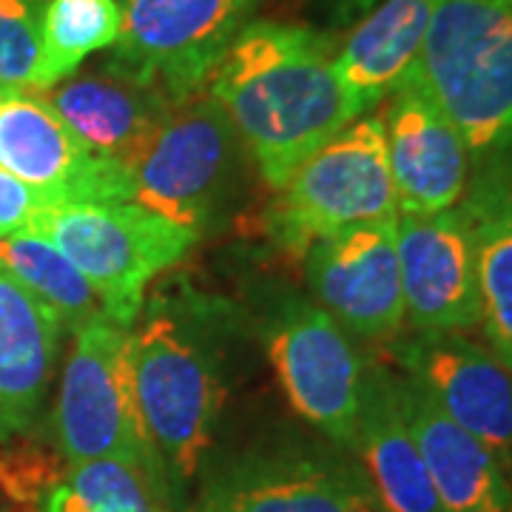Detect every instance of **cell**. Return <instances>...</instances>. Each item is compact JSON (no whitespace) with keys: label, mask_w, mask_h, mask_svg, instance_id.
<instances>
[{"label":"cell","mask_w":512,"mask_h":512,"mask_svg":"<svg viewBox=\"0 0 512 512\" xmlns=\"http://www.w3.org/2000/svg\"><path fill=\"white\" fill-rule=\"evenodd\" d=\"M439 0H379L336 49L333 69L359 114L376 109L413 69Z\"/></svg>","instance_id":"20"},{"label":"cell","mask_w":512,"mask_h":512,"mask_svg":"<svg viewBox=\"0 0 512 512\" xmlns=\"http://www.w3.org/2000/svg\"><path fill=\"white\" fill-rule=\"evenodd\" d=\"M384 512H444L399 402V376L365 367L356 450Z\"/></svg>","instance_id":"18"},{"label":"cell","mask_w":512,"mask_h":512,"mask_svg":"<svg viewBox=\"0 0 512 512\" xmlns=\"http://www.w3.org/2000/svg\"><path fill=\"white\" fill-rule=\"evenodd\" d=\"M382 120L399 214L430 217L458 208L470 188L473 154L447 114L404 77Z\"/></svg>","instance_id":"15"},{"label":"cell","mask_w":512,"mask_h":512,"mask_svg":"<svg viewBox=\"0 0 512 512\" xmlns=\"http://www.w3.org/2000/svg\"><path fill=\"white\" fill-rule=\"evenodd\" d=\"M55 447L66 461H123L148 476L168 498L163 470L151 450L134 396L131 328L103 313L74 330L55 413Z\"/></svg>","instance_id":"6"},{"label":"cell","mask_w":512,"mask_h":512,"mask_svg":"<svg viewBox=\"0 0 512 512\" xmlns=\"http://www.w3.org/2000/svg\"><path fill=\"white\" fill-rule=\"evenodd\" d=\"M402 376L512 470V370L464 333H416L396 348Z\"/></svg>","instance_id":"13"},{"label":"cell","mask_w":512,"mask_h":512,"mask_svg":"<svg viewBox=\"0 0 512 512\" xmlns=\"http://www.w3.org/2000/svg\"><path fill=\"white\" fill-rule=\"evenodd\" d=\"M191 512H384L365 467L339 453H256L205 481Z\"/></svg>","instance_id":"10"},{"label":"cell","mask_w":512,"mask_h":512,"mask_svg":"<svg viewBox=\"0 0 512 512\" xmlns=\"http://www.w3.org/2000/svg\"><path fill=\"white\" fill-rule=\"evenodd\" d=\"M399 402L444 512H512L510 470L399 376Z\"/></svg>","instance_id":"17"},{"label":"cell","mask_w":512,"mask_h":512,"mask_svg":"<svg viewBox=\"0 0 512 512\" xmlns=\"http://www.w3.org/2000/svg\"><path fill=\"white\" fill-rule=\"evenodd\" d=\"M467 211L495 214L512 222V140L476 163V180L467 188Z\"/></svg>","instance_id":"26"},{"label":"cell","mask_w":512,"mask_h":512,"mask_svg":"<svg viewBox=\"0 0 512 512\" xmlns=\"http://www.w3.org/2000/svg\"><path fill=\"white\" fill-rule=\"evenodd\" d=\"M43 0H0V92H37Z\"/></svg>","instance_id":"25"},{"label":"cell","mask_w":512,"mask_h":512,"mask_svg":"<svg viewBox=\"0 0 512 512\" xmlns=\"http://www.w3.org/2000/svg\"><path fill=\"white\" fill-rule=\"evenodd\" d=\"M26 231L55 242L89 279L103 316L131 328L148 285L177 265L200 234L137 202H60L37 214Z\"/></svg>","instance_id":"5"},{"label":"cell","mask_w":512,"mask_h":512,"mask_svg":"<svg viewBox=\"0 0 512 512\" xmlns=\"http://www.w3.org/2000/svg\"><path fill=\"white\" fill-rule=\"evenodd\" d=\"M242 140L208 92L177 103L154 146L134 168V200L165 220L202 234L234 200Z\"/></svg>","instance_id":"7"},{"label":"cell","mask_w":512,"mask_h":512,"mask_svg":"<svg viewBox=\"0 0 512 512\" xmlns=\"http://www.w3.org/2000/svg\"><path fill=\"white\" fill-rule=\"evenodd\" d=\"M268 356L299 416L342 450H356L365 359L328 311L293 302L268 330Z\"/></svg>","instance_id":"9"},{"label":"cell","mask_w":512,"mask_h":512,"mask_svg":"<svg viewBox=\"0 0 512 512\" xmlns=\"http://www.w3.org/2000/svg\"><path fill=\"white\" fill-rule=\"evenodd\" d=\"M0 168L55 205L134 200V171L94 157L37 92H0Z\"/></svg>","instance_id":"11"},{"label":"cell","mask_w":512,"mask_h":512,"mask_svg":"<svg viewBox=\"0 0 512 512\" xmlns=\"http://www.w3.org/2000/svg\"><path fill=\"white\" fill-rule=\"evenodd\" d=\"M0 271L55 313L66 330H80L103 313L89 279L55 242L35 231L0 239Z\"/></svg>","instance_id":"22"},{"label":"cell","mask_w":512,"mask_h":512,"mask_svg":"<svg viewBox=\"0 0 512 512\" xmlns=\"http://www.w3.org/2000/svg\"><path fill=\"white\" fill-rule=\"evenodd\" d=\"M467 217L476 231L481 328L490 350L512 370V222L478 211Z\"/></svg>","instance_id":"24"},{"label":"cell","mask_w":512,"mask_h":512,"mask_svg":"<svg viewBox=\"0 0 512 512\" xmlns=\"http://www.w3.org/2000/svg\"><path fill=\"white\" fill-rule=\"evenodd\" d=\"M63 322L0 271V444L23 436L49 393Z\"/></svg>","instance_id":"19"},{"label":"cell","mask_w":512,"mask_h":512,"mask_svg":"<svg viewBox=\"0 0 512 512\" xmlns=\"http://www.w3.org/2000/svg\"><path fill=\"white\" fill-rule=\"evenodd\" d=\"M120 26L123 9L117 0H43L37 92H46L72 77L94 52L111 49Z\"/></svg>","instance_id":"23"},{"label":"cell","mask_w":512,"mask_h":512,"mask_svg":"<svg viewBox=\"0 0 512 512\" xmlns=\"http://www.w3.org/2000/svg\"><path fill=\"white\" fill-rule=\"evenodd\" d=\"M49 205L55 202L46 200L40 191L20 183L18 177L0 168V239L26 231L37 214Z\"/></svg>","instance_id":"27"},{"label":"cell","mask_w":512,"mask_h":512,"mask_svg":"<svg viewBox=\"0 0 512 512\" xmlns=\"http://www.w3.org/2000/svg\"><path fill=\"white\" fill-rule=\"evenodd\" d=\"M46 456L18 512H168L163 490L123 461H66L57 447Z\"/></svg>","instance_id":"21"},{"label":"cell","mask_w":512,"mask_h":512,"mask_svg":"<svg viewBox=\"0 0 512 512\" xmlns=\"http://www.w3.org/2000/svg\"><path fill=\"white\" fill-rule=\"evenodd\" d=\"M254 6L256 0H128L106 63L183 103L208 89Z\"/></svg>","instance_id":"8"},{"label":"cell","mask_w":512,"mask_h":512,"mask_svg":"<svg viewBox=\"0 0 512 512\" xmlns=\"http://www.w3.org/2000/svg\"><path fill=\"white\" fill-rule=\"evenodd\" d=\"M336 49L333 37L308 26L254 20L208 80L205 92L228 114L274 191L316 148L362 117L336 77Z\"/></svg>","instance_id":"1"},{"label":"cell","mask_w":512,"mask_h":512,"mask_svg":"<svg viewBox=\"0 0 512 512\" xmlns=\"http://www.w3.org/2000/svg\"><path fill=\"white\" fill-rule=\"evenodd\" d=\"M404 316L416 333H464L481 325L476 231L464 208L396 220Z\"/></svg>","instance_id":"14"},{"label":"cell","mask_w":512,"mask_h":512,"mask_svg":"<svg viewBox=\"0 0 512 512\" xmlns=\"http://www.w3.org/2000/svg\"><path fill=\"white\" fill-rule=\"evenodd\" d=\"M37 94L94 157L128 171L140 165L177 106L165 92L111 69L109 63L97 72H74Z\"/></svg>","instance_id":"16"},{"label":"cell","mask_w":512,"mask_h":512,"mask_svg":"<svg viewBox=\"0 0 512 512\" xmlns=\"http://www.w3.org/2000/svg\"><path fill=\"white\" fill-rule=\"evenodd\" d=\"M376 3L379 0H322V9L333 26H353L356 20L365 18Z\"/></svg>","instance_id":"28"},{"label":"cell","mask_w":512,"mask_h":512,"mask_svg":"<svg viewBox=\"0 0 512 512\" xmlns=\"http://www.w3.org/2000/svg\"><path fill=\"white\" fill-rule=\"evenodd\" d=\"M399 202L387 163L382 114H362L276 188L265 228L279 251L308 254L313 242L367 222H396Z\"/></svg>","instance_id":"4"},{"label":"cell","mask_w":512,"mask_h":512,"mask_svg":"<svg viewBox=\"0 0 512 512\" xmlns=\"http://www.w3.org/2000/svg\"><path fill=\"white\" fill-rule=\"evenodd\" d=\"M305 276L322 311L362 339H393L407 322L396 222H367L313 242Z\"/></svg>","instance_id":"12"},{"label":"cell","mask_w":512,"mask_h":512,"mask_svg":"<svg viewBox=\"0 0 512 512\" xmlns=\"http://www.w3.org/2000/svg\"><path fill=\"white\" fill-rule=\"evenodd\" d=\"M458 128L473 163L512 140V0H439L407 72Z\"/></svg>","instance_id":"2"},{"label":"cell","mask_w":512,"mask_h":512,"mask_svg":"<svg viewBox=\"0 0 512 512\" xmlns=\"http://www.w3.org/2000/svg\"><path fill=\"white\" fill-rule=\"evenodd\" d=\"M134 396L168 495L180 501L222 410L220 365L188 316L157 305L131 330Z\"/></svg>","instance_id":"3"}]
</instances>
